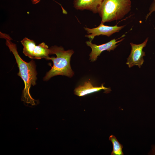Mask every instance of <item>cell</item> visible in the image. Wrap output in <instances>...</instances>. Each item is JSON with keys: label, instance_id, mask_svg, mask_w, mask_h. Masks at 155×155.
<instances>
[{"label": "cell", "instance_id": "obj_13", "mask_svg": "<svg viewBox=\"0 0 155 155\" xmlns=\"http://www.w3.org/2000/svg\"><path fill=\"white\" fill-rule=\"evenodd\" d=\"M148 154L155 155V145L152 146L151 149L148 153Z\"/></svg>", "mask_w": 155, "mask_h": 155}, {"label": "cell", "instance_id": "obj_3", "mask_svg": "<svg viewBox=\"0 0 155 155\" xmlns=\"http://www.w3.org/2000/svg\"><path fill=\"white\" fill-rule=\"evenodd\" d=\"M130 0H103L98 13L101 22H111L123 18L131 10Z\"/></svg>", "mask_w": 155, "mask_h": 155}, {"label": "cell", "instance_id": "obj_9", "mask_svg": "<svg viewBox=\"0 0 155 155\" xmlns=\"http://www.w3.org/2000/svg\"><path fill=\"white\" fill-rule=\"evenodd\" d=\"M49 55V49L45 43L43 42L36 45L33 51V59L44 58L48 60Z\"/></svg>", "mask_w": 155, "mask_h": 155}, {"label": "cell", "instance_id": "obj_12", "mask_svg": "<svg viewBox=\"0 0 155 155\" xmlns=\"http://www.w3.org/2000/svg\"><path fill=\"white\" fill-rule=\"evenodd\" d=\"M149 12L146 15V19L147 20L148 17L154 11H155V0H154L149 9Z\"/></svg>", "mask_w": 155, "mask_h": 155}, {"label": "cell", "instance_id": "obj_5", "mask_svg": "<svg viewBox=\"0 0 155 155\" xmlns=\"http://www.w3.org/2000/svg\"><path fill=\"white\" fill-rule=\"evenodd\" d=\"M125 25L118 26L117 24L113 26L105 25L104 23L101 22L98 27L92 28L87 27H84V28L88 35H86V37L90 39V41L91 42L94 37L100 35L106 36L109 37L113 34L119 32L123 29Z\"/></svg>", "mask_w": 155, "mask_h": 155}, {"label": "cell", "instance_id": "obj_1", "mask_svg": "<svg viewBox=\"0 0 155 155\" xmlns=\"http://www.w3.org/2000/svg\"><path fill=\"white\" fill-rule=\"evenodd\" d=\"M5 44L16 59L19 69L17 75L24 82V88L22 92V101L27 104L35 105L38 103L37 100L32 98L29 92L31 85L34 86L36 84L37 73L35 62L33 60L29 62L24 61L18 53L16 44L12 42L11 40H6Z\"/></svg>", "mask_w": 155, "mask_h": 155}, {"label": "cell", "instance_id": "obj_7", "mask_svg": "<svg viewBox=\"0 0 155 155\" xmlns=\"http://www.w3.org/2000/svg\"><path fill=\"white\" fill-rule=\"evenodd\" d=\"M103 0H74L73 6L77 10L86 9L96 13Z\"/></svg>", "mask_w": 155, "mask_h": 155}, {"label": "cell", "instance_id": "obj_14", "mask_svg": "<svg viewBox=\"0 0 155 155\" xmlns=\"http://www.w3.org/2000/svg\"><path fill=\"white\" fill-rule=\"evenodd\" d=\"M40 0H31V1L32 4H36L38 3Z\"/></svg>", "mask_w": 155, "mask_h": 155}, {"label": "cell", "instance_id": "obj_8", "mask_svg": "<svg viewBox=\"0 0 155 155\" xmlns=\"http://www.w3.org/2000/svg\"><path fill=\"white\" fill-rule=\"evenodd\" d=\"M102 90L106 92H110L109 88L104 87L103 84L100 87H94L89 81L86 82L83 86H79L74 90V94L79 96H83L93 92L99 91Z\"/></svg>", "mask_w": 155, "mask_h": 155}, {"label": "cell", "instance_id": "obj_11", "mask_svg": "<svg viewBox=\"0 0 155 155\" xmlns=\"http://www.w3.org/2000/svg\"><path fill=\"white\" fill-rule=\"evenodd\" d=\"M109 139L112 142L113 146V150L111 155H124L122 151L123 146L118 142L116 137L111 135L110 136Z\"/></svg>", "mask_w": 155, "mask_h": 155}, {"label": "cell", "instance_id": "obj_2", "mask_svg": "<svg viewBox=\"0 0 155 155\" xmlns=\"http://www.w3.org/2000/svg\"><path fill=\"white\" fill-rule=\"evenodd\" d=\"M50 55L55 54L56 57H49L48 60H51L53 63L50 70L43 78L47 81L51 78L59 75L72 77L74 72L72 70L70 62L71 57L74 53L72 50L65 51L63 47L55 45L49 48Z\"/></svg>", "mask_w": 155, "mask_h": 155}, {"label": "cell", "instance_id": "obj_6", "mask_svg": "<svg viewBox=\"0 0 155 155\" xmlns=\"http://www.w3.org/2000/svg\"><path fill=\"white\" fill-rule=\"evenodd\" d=\"M113 39L110 41L100 45H97L92 43L90 41H87L86 43L87 45L90 47L92 51L90 53V59L91 61H95L97 57L100 55L101 53L103 51L107 50L110 52L111 50H114L119 45L116 44L121 42L124 39L123 38L120 40L117 41V39Z\"/></svg>", "mask_w": 155, "mask_h": 155}, {"label": "cell", "instance_id": "obj_10", "mask_svg": "<svg viewBox=\"0 0 155 155\" xmlns=\"http://www.w3.org/2000/svg\"><path fill=\"white\" fill-rule=\"evenodd\" d=\"M21 42L23 46V52L24 55L31 59H33V53L36 46L34 41L32 40L25 37Z\"/></svg>", "mask_w": 155, "mask_h": 155}, {"label": "cell", "instance_id": "obj_4", "mask_svg": "<svg viewBox=\"0 0 155 155\" xmlns=\"http://www.w3.org/2000/svg\"><path fill=\"white\" fill-rule=\"evenodd\" d=\"M148 39V38H147L142 43L140 44L130 43L131 49L126 63L129 67L137 65L140 68L144 62L143 57L145 56V52L143 49L146 46Z\"/></svg>", "mask_w": 155, "mask_h": 155}]
</instances>
